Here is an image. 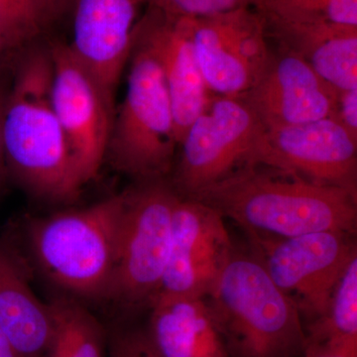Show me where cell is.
Masks as SVG:
<instances>
[{
    "label": "cell",
    "mask_w": 357,
    "mask_h": 357,
    "mask_svg": "<svg viewBox=\"0 0 357 357\" xmlns=\"http://www.w3.org/2000/svg\"><path fill=\"white\" fill-rule=\"evenodd\" d=\"M1 112L2 107H0V158L3 156V148H2V138H1Z\"/></svg>",
    "instance_id": "cell-30"
},
{
    "label": "cell",
    "mask_w": 357,
    "mask_h": 357,
    "mask_svg": "<svg viewBox=\"0 0 357 357\" xmlns=\"http://www.w3.org/2000/svg\"><path fill=\"white\" fill-rule=\"evenodd\" d=\"M126 192L116 268L109 297L151 307L165 273L178 198L169 178L137 182Z\"/></svg>",
    "instance_id": "cell-7"
},
{
    "label": "cell",
    "mask_w": 357,
    "mask_h": 357,
    "mask_svg": "<svg viewBox=\"0 0 357 357\" xmlns=\"http://www.w3.org/2000/svg\"><path fill=\"white\" fill-rule=\"evenodd\" d=\"M261 14L268 36L302 58L326 83L337 91L357 88V27Z\"/></svg>",
    "instance_id": "cell-16"
},
{
    "label": "cell",
    "mask_w": 357,
    "mask_h": 357,
    "mask_svg": "<svg viewBox=\"0 0 357 357\" xmlns=\"http://www.w3.org/2000/svg\"><path fill=\"white\" fill-rule=\"evenodd\" d=\"M256 8L192 18V41L202 75L213 96H243L266 70L272 52Z\"/></svg>",
    "instance_id": "cell-9"
},
{
    "label": "cell",
    "mask_w": 357,
    "mask_h": 357,
    "mask_svg": "<svg viewBox=\"0 0 357 357\" xmlns=\"http://www.w3.org/2000/svg\"><path fill=\"white\" fill-rule=\"evenodd\" d=\"M178 146L169 181L191 199L248 165H264L267 129L241 96L211 95Z\"/></svg>",
    "instance_id": "cell-6"
},
{
    "label": "cell",
    "mask_w": 357,
    "mask_h": 357,
    "mask_svg": "<svg viewBox=\"0 0 357 357\" xmlns=\"http://www.w3.org/2000/svg\"><path fill=\"white\" fill-rule=\"evenodd\" d=\"M49 6H51L52 10L56 14L57 18L62 17L65 13L73 10L75 0H47Z\"/></svg>",
    "instance_id": "cell-27"
},
{
    "label": "cell",
    "mask_w": 357,
    "mask_h": 357,
    "mask_svg": "<svg viewBox=\"0 0 357 357\" xmlns=\"http://www.w3.org/2000/svg\"><path fill=\"white\" fill-rule=\"evenodd\" d=\"M52 98L82 183L95 178L107 156L114 107L70 44L54 42Z\"/></svg>",
    "instance_id": "cell-10"
},
{
    "label": "cell",
    "mask_w": 357,
    "mask_h": 357,
    "mask_svg": "<svg viewBox=\"0 0 357 357\" xmlns=\"http://www.w3.org/2000/svg\"><path fill=\"white\" fill-rule=\"evenodd\" d=\"M204 300L229 357H303L300 312L252 250L234 248Z\"/></svg>",
    "instance_id": "cell-3"
},
{
    "label": "cell",
    "mask_w": 357,
    "mask_h": 357,
    "mask_svg": "<svg viewBox=\"0 0 357 357\" xmlns=\"http://www.w3.org/2000/svg\"><path fill=\"white\" fill-rule=\"evenodd\" d=\"M0 357H20L1 328H0Z\"/></svg>",
    "instance_id": "cell-28"
},
{
    "label": "cell",
    "mask_w": 357,
    "mask_h": 357,
    "mask_svg": "<svg viewBox=\"0 0 357 357\" xmlns=\"http://www.w3.org/2000/svg\"><path fill=\"white\" fill-rule=\"evenodd\" d=\"M257 9L283 20L357 27V0H265Z\"/></svg>",
    "instance_id": "cell-21"
},
{
    "label": "cell",
    "mask_w": 357,
    "mask_h": 357,
    "mask_svg": "<svg viewBox=\"0 0 357 357\" xmlns=\"http://www.w3.org/2000/svg\"><path fill=\"white\" fill-rule=\"evenodd\" d=\"M50 307L54 328L46 357H105V335L93 314L67 300Z\"/></svg>",
    "instance_id": "cell-19"
},
{
    "label": "cell",
    "mask_w": 357,
    "mask_h": 357,
    "mask_svg": "<svg viewBox=\"0 0 357 357\" xmlns=\"http://www.w3.org/2000/svg\"><path fill=\"white\" fill-rule=\"evenodd\" d=\"M124 204L126 192L33 227L35 255L52 280L81 297H109Z\"/></svg>",
    "instance_id": "cell-4"
},
{
    "label": "cell",
    "mask_w": 357,
    "mask_h": 357,
    "mask_svg": "<svg viewBox=\"0 0 357 357\" xmlns=\"http://www.w3.org/2000/svg\"><path fill=\"white\" fill-rule=\"evenodd\" d=\"M133 40L145 47L161 67L178 145L211 96L192 46V18L175 17L145 7Z\"/></svg>",
    "instance_id": "cell-13"
},
{
    "label": "cell",
    "mask_w": 357,
    "mask_h": 357,
    "mask_svg": "<svg viewBox=\"0 0 357 357\" xmlns=\"http://www.w3.org/2000/svg\"><path fill=\"white\" fill-rule=\"evenodd\" d=\"M0 328L20 357H46L54 328L50 305L40 302L17 263L1 248Z\"/></svg>",
    "instance_id": "cell-18"
},
{
    "label": "cell",
    "mask_w": 357,
    "mask_h": 357,
    "mask_svg": "<svg viewBox=\"0 0 357 357\" xmlns=\"http://www.w3.org/2000/svg\"><path fill=\"white\" fill-rule=\"evenodd\" d=\"M46 26L16 0H0V37L9 51L27 47L43 34Z\"/></svg>",
    "instance_id": "cell-22"
},
{
    "label": "cell",
    "mask_w": 357,
    "mask_h": 357,
    "mask_svg": "<svg viewBox=\"0 0 357 357\" xmlns=\"http://www.w3.org/2000/svg\"><path fill=\"white\" fill-rule=\"evenodd\" d=\"M303 357H357V337H307Z\"/></svg>",
    "instance_id": "cell-25"
},
{
    "label": "cell",
    "mask_w": 357,
    "mask_h": 357,
    "mask_svg": "<svg viewBox=\"0 0 357 357\" xmlns=\"http://www.w3.org/2000/svg\"><path fill=\"white\" fill-rule=\"evenodd\" d=\"M50 49H30L21 60L1 112L3 156L27 189L49 199L74 197L83 183L54 109Z\"/></svg>",
    "instance_id": "cell-2"
},
{
    "label": "cell",
    "mask_w": 357,
    "mask_h": 357,
    "mask_svg": "<svg viewBox=\"0 0 357 357\" xmlns=\"http://www.w3.org/2000/svg\"><path fill=\"white\" fill-rule=\"evenodd\" d=\"M264 166L357 194V139L333 117L267 129Z\"/></svg>",
    "instance_id": "cell-12"
},
{
    "label": "cell",
    "mask_w": 357,
    "mask_h": 357,
    "mask_svg": "<svg viewBox=\"0 0 357 357\" xmlns=\"http://www.w3.org/2000/svg\"><path fill=\"white\" fill-rule=\"evenodd\" d=\"M305 331L307 338L357 337V255L338 282L326 316Z\"/></svg>",
    "instance_id": "cell-20"
},
{
    "label": "cell",
    "mask_w": 357,
    "mask_h": 357,
    "mask_svg": "<svg viewBox=\"0 0 357 357\" xmlns=\"http://www.w3.org/2000/svg\"><path fill=\"white\" fill-rule=\"evenodd\" d=\"M147 332L163 357H229L204 298H157Z\"/></svg>",
    "instance_id": "cell-17"
},
{
    "label": "cell",
    "mask_w": 357,
    "mask_h": 357,
    "mask_svg": "<svg viewBox=\"0 0 357 357\" xmlns=\"http://www.w3.org/2000/svg\"><path fill=\"white\" fill-rule=\"evenodd\" d=\"M338 91L295 53L279 46L266 70L241 96L266 129L333 117Z\"/></svg>",
    "instance_id": "cell-14"
},
{
    "label": "cell",
    "mask_w": 357,
    "mask_h": 357,
    "mask_svg": "<svg viewBox=\"0 0 357 357\" xmlns=\"http://www.w3.org/2000/svg\"><path fill=\"white\" fill-rule=\"evenodd\" d=\"M225 220L215 208L178 196L170 255L155 300L204 299L211 292L234 248Z\"/></svg>",
    "instance_id": "cell-11"
},
{
    "label": "cell",
    "mask_w": 357,
    "mask_h": 357,
    "mask_svg": "<svg viewBox=\"0 0 357 357\" xmlns=\"http://www.w3.org/2000/svg\"><path fill=\"white\" fill-rule=\"evenodd\" d=\"M144 0H75L70 48L114 105Z\"/></svg>",
    "instance_id": "cell-15"
},
{
    "label": "cell",
    "mask_w": 357,
    "mask_h": 357,
    "mask_svg": "<svg viewBox=\"0 0 357 357\" xmlns=\"http://www.w3.org/2000/svg\"><path fill=\"white\" fill-rule=\"evenodd\" d=\"M333 119H337L357 139V88L338 91Z\"/></svg>",
    "instance_id": "cell-26"
},
{
    "label": "cell",
    "mask_w": 357,
    "mask_h": 357,
    "mask_svg": "<svg viewBox=\"0 0 357 357\" xmlns=\"http://www.w3.org/2000/svg\"><path fill=\"white\" fill-rule=\"evenodd\" d=\"M123 102L114 116L107 155L137 182L170 177L175 121L165 79L154 56L134 41Z\"/></svg>",
    "instance_id": "cell-5"
},
{
    "label": "cell",
    "mask_w": 357,
    "mask_h": 357,
    "mask_svg": "<svg viewBox=\"0 0 357 357\" xmlns=\"http://www.w3.org/2000/svg\"><path fill=\"white\" fill-rule=\"evenodd\" d=\"M145 7L175 17L199 18L239 8H258L265 0H144Z\"/></svg>",
    "instance_id": "cell-23"
},
{
    "label": "cell",
    "mask_w": 357,
    "mask_h": 357,
    "mask_svg": "<svg viewBox=\"0 0 357 357\" xmlns=\"http://www.w3.org/2000/svg\"><path fill=\"white\" fill-rule=\"evenodd\" d=\"M109 357H163L157 351L147 331L128 328L112 338Z\"/></svg>",
    "instance_id": "cell-24"
},
{
    "label": "cell",
    "mask_w": 357,
    "mask_h": 357,
    "mask_svg": "<svg viewBox=\"0 0 357 357\" xmlns=\"http://www.w3.org/2000/svg\"><path fill=\"white\" fill-rule=\"evenodd\" d=\"M354 236L321 231L286 238L248 237L251 250L306 326L326 316L338 282L357 255Z\"/></svg>",
    "instance_id": "cell-8"
},
{
    "label": "cell",
    "mask_w": 357,
    "mask_h": 357,
    "mask_svg": "<svg viewBox=\"0 0 357 357\" xmlns=\"http://www.w3.org/2000/svg\"><path fill=\"white\" fill-rule=\"evenodd\" d=\"M9 49L7 48L6 43H4L3 40H2L1 37H0V62L3 60L4 55H6L7 53H9Z\"/></svg>",
    "instance_id": "cell-29"
},
{
    "label": "cell",
    "mask_w": 357,
    "mask_h": 357,
    "mask_svg": "<svg viewBox=\"0 0 357 357\" xmlns=\"http://www.w3.org/2000/svg\"><path fill=\"white\" fill-rule=\"evenodd\" d=\"M191 199L234 220L248 236L356 232L357 194L272 167H243Z\"/></svg>",
    "instance_id": "cell-1"
}]
</instances>
